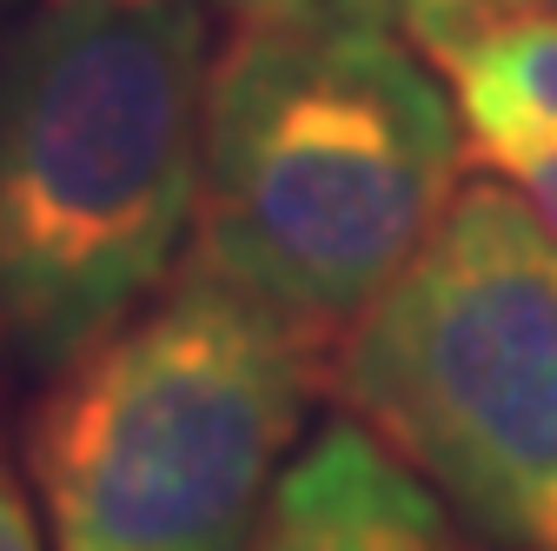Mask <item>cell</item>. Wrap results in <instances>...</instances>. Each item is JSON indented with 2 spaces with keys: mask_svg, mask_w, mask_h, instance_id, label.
Instances as JSON below:
<instances>
[{
  "mask_svg": "<svg viewBox=\"0 0 557 551\" xmlns=\"http://www.w3.org/2000/svg\"><path fill=\"white\" fill-rule=\"evenodd\" d=\"M458 107L398 34L239 21L199 113V266L332 353L458 193Z\"/></svg>",
  "mask_w": 557,
  "mask_h": 551,
  "instance_id": "6da1fadb",
  "label": "cell"
},
{
  "mask_svg": "<svg viewBox=\"0 0 557 551\" xmlns=\"http://www.w3.org/2000/svg\"><path fill=\"white\" fill-rule=\"evenodd\" d=\"M199 0H53L0 60V353L66 372L147 299L199 199Z\"/></svg>",
  "mask_w": 557,
  "mask_h": 551,
  "instance_id": "7a4b0ae2",
  "label": "cell"
},
{
  "mask_svg": "<svg viewBox=\"0 0 557 551\" xmlns=\"http://www.w3.org/2000/svg\"><path fill=\"white\" fill-rule=\"evenodd\" d=\"M319 359V339L193 259L40 405L53 551H233L306 426Z\"/></svg>",
  "mask_w": 557,
  "mask_h": 551,
  "instance_id": "3957f363",
  "label": "cell"
},
{
  "mask_svg": "<svg viewBox=\"0 0 557 551\" xmlns=\"http://www.w3.org/2000/svg\"><path fill=\"white\" fill-rule=\"evenodd\" d=\"M332 379L478 538L557 551V240L505 180L451 193Z\"/></svg>",
  "mask_w": 557,
  "mask_h": 551,
  "instance_id": "277c9868",
  "label": "cell"
},
{
  "mask_svg": "<svg viewBox=\"0 0 557 551\" xmlns=\"http://www.w3.org/2000/svg\"><path fill=\"white\" fill-rule=\"evenodd\" d=\"M233 551H498L359 419H332L286 472Z\"/></svg>",
  "mask_w": 557,
  "mask_h": 551,
  "instance_id": "5b68a950",
  "label": "cell"
},
{
  "mask_svg": "<svg viewBox=\"0 0 557 551\" xmlns=\"http://www.w3.org/2000/svg\"><path fill=\"white\" fill-rule=\"evenodd\" d=\"M438 74H451L465 126L557 133V14H492Z\"/></svg>",
  "mask_w": 557,
  "mask_h": 551,
  "instance_id": "8992f818",
  "label": "cell"
},
{
  "mask_svg": "<svg viewBox=\"0 0 557 551\" xmlns=\"http://www.w3.org/2000/svg\"><path fill=\"white\" fill-rule=\"evenodd\" d=\"M246 21H278V27H372V34H405L432 66H445L484 21L505 14L498 0H239Z\"/></svg>",
  "mask_w": 557,
  "mask_h": 551,
  "instance_id": "52a82bcc",
  "label": "cell"
},
{
  "mask_svg": "<svg viewBox=\"0 0 557 551\" xmlns=\"http://www.w3.org/2000/svg\"><path fill=\"white\" fill-rule=\"evenodd\" d=\"M471 160L484 173H498L537 213V226L557 240V133H544V126H471Z\"/></svg>",
  "mask_w": 557,
  "mask_h": 551,
  "instance_id": "ba28073f",
  "label": "cell"
},
{
  "mask_svg": "<svg viewBox=\"0 0 557 551\" xmlns=\"http://www.w3.org/2000/svg\"><path fill=\"white\" fill-rule=\"evenodd\" d=\"M0 551H40V531H34V512L21 499V486L0 472Z\"/></svg>",
  "mask_w": 557,
  "mask_h": 551,
  "instance_id": "9c48e42d",
  "label": "cell"
},
{
  "mask_svg": "<svg viewBox=\"0 0 557 551\" xmlns=\"http://www.w3.org/2000/svg\"><path fill=\"white\" fill-rule=\"evenodd\" d=\"M498 8H511V14H557V0H498Z\"/></svg>",
  "mask_w": 557,
  "mask_h": 551,
  "instance_id": "30bf717a",
  "label": "cell"
},
{
  "mask_svg": "<svg viewBox=\"0 0 557 551\" xmlns=\"http://www.w3.org/2000/svg\"><path fill=\"white\" fill-rule=\"evenodd\" d=\"M0 8H8V0H0Z\"/></svg>",
  "mask_w": 557,
  "mask_h": 551,
  "instance_id": "8fae6325",
  "label": "cell"
}]
</instances>
